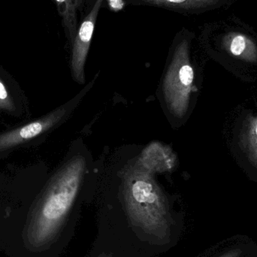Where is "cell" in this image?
Masks as SVG:
<instances>
[{"label":"cell","mask_w":257,"mask_h":257,"mask_svg":"<svg viewBox=\"0 0 257 257\" xmlns=\"http://www.w3.org/2000/svg\"><path fill=\"white\" fill-rule=\"evenodd\" d=\"M240 145L250 163L257 167V117H250L244 123Z\"/></svg>","instance_id":"cell-8"},{"label":"cell","mask_w":257,"mask_h":257,"mask_svg":"<svg viewBox=\"0 0 257 257\" xmlns=\"http://www.w3.org/2000/svg\"><path fill=\"white\" fill-rule=\"evenodd\" d=\"M103 0H96L90 13L78 29L72 51V69L74 78L80 84L84 83V64L91 43L95 25Z\"/></svg>","instance_id":"cell-3"},{"label":"cell","mask_w":257,"mask_h":257,"mask_svg":"<svg viewBox=\"0 0 257 257\" xmlns=\"http://www.w3.org/2000/svg\"><path fill=\"white\" fill-rule=\"evenodd\" d=\"M13 108L14 104L9 96V92L2 80L0 79V108L12 111Z\"/></svg>","instance_id":"cell-10"},{"label":"cell","mask_w":257,"mask_h":257,"mask_svg":"<svg viewBox=\"0 0 257 257\" xmlns=\"http://www.w3.org/2000/svg\"><path fill=\"white\" fill-rule=\"evenodd\" d=\"M141 4L175 10L195 11L215 6L220 0H136Z\"/></svg>","instance_id":"cell-7"},{"label":"cell","mask_w":257,"mask_h":257,"mask_svg":"<svg viewBox=\"0 0 257 257\" xmlns=\"http://www.w3.org/2000/svg\"><path fill=\"white\" fill-rule=\"evenodd\" d=\"M175 159L172 151L159 143L151 144L143 151L141 166L147 171H168L175 166Z\"/></svg>","instance_id":"cell-6"},{"label":"cell","mask_w":257,"mask_h":257,"mask_svg":"<svg viewBox=\"0 0 257 257\" xmlns=\"http://www.w3.org/2000/svg\"><path fill=\"white\" fill-rule=\"evenodd\" d=\"M66 111L65 108H60L43 118L0 135V151L13 148L50 130L63 118Z\"/></svg>","instance_id":"cell-4"},{"label":"cell","mask_w":257,"mask_h":257,"mask_svg":"<svg viewBox=\"0 0 257 257\" xmlns=\"http://www.w3.org/2000/svg\"><path fill=\"white\" fill-rule=\"evenodd\" d=\"M85 168V159L76 156L68 161L51 179L32 213L27 226L26 236L30 247H41L52 236L75 200Z\"/></svg>","instance_id":"cell-1"},{"label":"cell","mask_w":257,"mask_h":257,"mask_svg":"<svg viewBox=\"0 0 257 257\" xmlns=\"http://www.w3.org/2000/svg\"><path fill=\"white\" fill-rule=\"evenodd\" d=\"M194 72L190 64V45L186 39L177 44L163 83L165 100L169 111L178 117L188 110Z\"/></svg>","instance_id":"cell-2"},{"label":"cell","mask_w":257,"mask_h":257,"mask_svg":"<svg viewBox=\"0 0 257 257\" xmlns=\"http://www.w3.org/2000/svg\"><path fill=\"white\" fill-rule=\"evenodd\" d=\"M223 46L231 55L250 63L257 62V45L247 35L236 32L227 33Z\"/></svg>","instance_id":"cell-5"},{"label":"cell","mask_w":257,"mask_h":257,"mask_svg":"<svg viewBox=\"0 0 257 257\" xmlns=\"http://www.w3.org/2000/svg\"><path fill=\"white\" fill-rule=\"evenodd\" d=\"M59 4L64 6L63 15L65 23L69 29V35L72 40H75L77 32V16L76 13L82 7L84 0H56Z\"/></svg>","instance_id":"cell-9"}]
</instances>
